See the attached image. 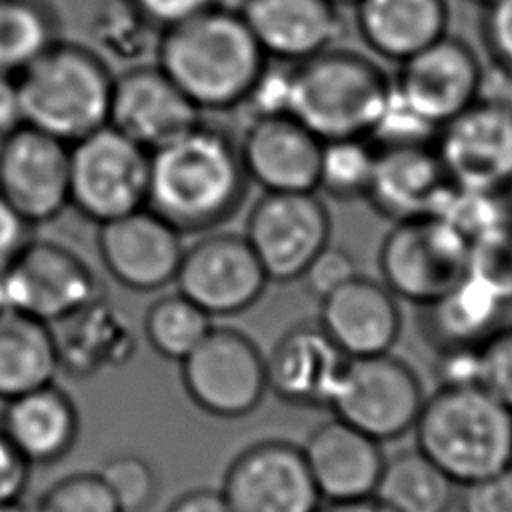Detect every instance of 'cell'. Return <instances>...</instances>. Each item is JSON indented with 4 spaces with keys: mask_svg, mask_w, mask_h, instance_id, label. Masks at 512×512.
<instances>
[{
    "mask_svg": "<svg viewBox=\"0 0 512 512\" xmlns=\"http://www.w3.org/2000/svg\"><path fill=\"white\" fill-rule=\"evenodd\" d=\"M246 184L238 142L198 122L150 152L146 206L180 232L208 230L240 208Z\"/></svg>",
    "mask_w": 512,
    "mask_h": 512,
    "instance_id": "6da1fadb",
    "label": "cell"
},
{
    "mask_svg": "<svg viewBox=\"0 0 512 512\" xmlns=\"http://www.w3.org/2000/svg\"><path fill=\"white\" fill-rule=\"evenodd\" d=\"M156 64L200 108H238L268 56L240 10L220 4L164 28Z\"/></svg>",
    "mask_w": 512,
    "mask_h": 512,
    "instance_id": "7a4b0ae2",
    "label": "cell"
},
{
    "mask_svg": "<svg viewBox=\"0 0 512 512\" xmlns=\"http://www.w3.org/2000/svg\"><path fill=\"white\" fill-rule=\"evenodd\" d=\"M412 430L416 448L458 486L512 466V410L482 386H440Z\"/></svg>",
    "mask_w": 512,
    "mask_h": 512,
    "instance_id": "3957f363",
    "label": "cell"
},
{
    "mask_svg": "<svg viewBox=\"0 0 512 512\" xmlns=\"http://www.w3.org/2000/svg\"><path fill=\"white\" fill-rule=\"evenodd\" d=\"M16 84L24 124L66 144L108 124L114 76L86 46L58 40L16 76Z\"/></svg>",
    "mask_w": 512,
    "mask_h": 512,
    "instance_id": "277c9868",
    "label": "cell"
},
{
    "mask_svg": "<svg viewBox=\"0 0 512 512\" xmlns=\"http://www.w3.org/2000/svg\"><path fill=\"white\" fill-rule=\"evenodd\" d=\"M390 88L376 60L332 46L292 64L290 114L322 142L368 138Z\"/></svg>",
    "mask_w": 512,
    "mask_h": 512,
    "instance_id": "5b68a950",
    "label": "cell"
},
{
    "mask_svg": "<svg viewBox=\"0 0 512 512\" xmlns=\"http://www.w3.org/2000/svg\"><path fill=\"white\" fill-rule=\"evenodd\" d=\"M150 152L110 124L70 144V204L98 224L148 202Z\"/></svg>",
    "mask_w": 512,
    "mask_h": 512,
    "instance_id": "8992f818",
    "label": "cell"
},
{
    "mask_svg": "<svg viewBox=\"0 0 512 512\" xmlns=\"http://www.w3.org/2000/svg\"><path fill=\"white\" fill-rule=\"evenodd\" d=\"M470 244L440 216L394 222L378 250L382 282L396 298L426 306L468 274Z\"/></svg>",
    "mask_w": 512,
    "mask_h": 512,
    "instance_id": "52a82bcc",
    "label": "cell"
},
{
    "mask_svg": "<svg viewBox=\"0 0 512 512\" xmlns=\"http://www.w3.org/2000/svg\"><path fill=\"white\" fill-rule=\"evenodd\" d=\"M426 396L416 372L390 352L348 358L328 408L378 442L414 428Z\"/></svg>",
    "mask_w": 512,
    "mask_h": 512,
    "instance_id": "ba28073f",
    "label": "cell"
},
{
    "mask_svg": "<svg viewBox=\"0 0 512 512\" xmlns=\"http://www.w3.org/2000/svg\"><path fill=\"white\" fill-rule=\"evenodd\" d=\"M188 398L214 418L234 420L254 412L268 392L266 356L234 328H214L182 360Z\"/></svg>",
    "mask_w": 512,
    "mask_h": 512,
    "instance_id": "9c48e42d",
    "label": "cell"
},
{
    "mask_svg": "<svg viewBox=\"0 0 512 512\" xmlns=\"http://www.w3.org/2000/svg\"><path fill=\"white\" fill-rule=\"evenodd\" d=\"M330 212L314 192H266L246 222V240L270 282L300 280L330 244Z\"/></svg>",
    "mask_w": 512,
    "mask_h": 512,
    "instance_id": "30bf717a",
    "label": "cell"
},
{
    "mask_svg": "<svg viewBox=\"0 0 512 512\" xmlns=\"http://www.w3.org/2000/svg\"><path fill=\"white\" fill-rule=\"evenodd\" d=\"M2 274L6 306L50 326L102 298L90 266L76 252L48 240H30Z\"/></svg>",
    "mask_w": 512,
    "mask_h": 512,
    "instance_id": "8fae6325",
    "label": "cell"
},
{
    "mask_svg": "<svg viewBox=\"0 0 512 512\" xmlns=\"http://www.w3.org/2000/svg\"><path fill=\"white\" fill-rule=\"evenodd\" d=\"M174 282L214 318L254 306L270 280L246 236L212 234L184 250Z\"/></svg>",
    "mask_w": 512,
    "mask_h": 512,
    "instance_id": "7c38bea8",
    "label": "cell"
},
{
    "mask_svg": "<svg viewBox=\"0 0 512 512\" xmlns=\"http://www.w3.org/2000/svg\"><path fill=\"white\" fill-rule=\"evenodd\" d=\"M0 196L32 226L70 204V144L28 124L0 140Z\"/></svg>",
    "mask_w": 512,
    "mask_h": 512,
    "instance_id": "4fadbf2b",
    "label": "cell"
},
{
    "mask_svg": "<svg viewBox=\"0 0 512 512\" xmlns=\"http://www.w3.org/2000/svg\"><path fill=\"white\" fill-rule=\"evenodd\" d=\"M220 492L230 512H316L322 504L302 448L284 440L244 448L226 468Z\"/></svg>",
    "mask_w": 512,
    "mask_h": 512,
    "instance_id": "5bb4252c",
    "label": "cell"
},
{
    "mask_svg": "<svg viewBox=\"0 0 512 512\" xmlns=\"http://www.w3.org/2000/svg\"><path fill=\"white\" fill-rule=\"evenodd\" d=\"M434 150L454 186L512 190V110L476 100L440 126Z\"/></svg>",
    "mask_w": 512,
    "mask_h": 512,
    "instance_id": "9a60e30c",
    "label": "cell"
},
{
    "mask_svg": "<svg viewBox=\"0 0 512 512\" xmlns=\"http://www.w3.org/2000/svg\"><path fill=\"white\" fill-rule=\"evenodd\" d=\"M180 230L148 206L100 224L98 254L124 288L152 292L174 282L184 246Z\"/></svg>",
    "mask_w": 512,
    "mask_h": 512,
    "instance_id": "2e32d148",
    "label": "cell"
},
{
    "mask_svg": "<svg viewBox=\"0 0 512 512\" xmlns=\"http://www.w3.org/2000/svg\"><path fill=\"white\" fill-rule=\"evenodd\" d=\"M200 112L158 64H138L114 78L108 124L152 152L194 128Z\"/></svg>",
    "mask_w": 512,
    "mask_h": 512,
    "instance_id": "e0dca14e",
    "label": "cell"
},
{
    "mask_svg": "<svg viewBox=\"0 0 512 512\" xmlns=\"http://www.w3.org/2000/svg\"><path fill=\"white\" fill-rule=\"evenodd\" d=\"M482 62L474 48L444 34L400 62L394 90L436 126H442L476 102Z\"/></svg>",
    "mask_w": 512,
    "mask_h": 512,
    "instance_id": "ac0fdd59",
    "label": "cell"
},
{
    "mask_svg": "<svg viewBox=\"0 0 512 512\" xmlns=\"http://www.w3.org/2000/svg\"><path fill=\"white\" fill-rule=\"evenodd\" d=\"M240 146L244 170L266 192H314L322 140L292 114L256 118Z\"/></svg>",
    "mask_w": 512,
    "mask_h": 512,
    "instance_id": "d6986e66",
    "label": "cell"
},
{
    "mask_svg": "<svg viewBox=\"0 0 512 512\" xmlns=\"http://www.w3.org/2000/svg\"><path fill=\"white\" fill-rule=\"evenodd\" d=\"M348 356L318 322L286 330L266 356L268 392L302 408L328 406Z\"/></svg>",
    "mask_w": 512,
    "mask_h": 512,
    "instance_id": "ffe728a7",
    "label": "cell"
},
{
    "mask_svg": "<svg viewBox=\"0 0 512 512\" xmlns=\"http://www.w3.org/2000/svg\"><path fill=\"white\" fill-rule=\"evenodd\" d=\"M318 324L348 358L390 352L402 328L398 298L382 280L356 274L320 300Z\"/></svg>",
    "mask_w": 512,
    "mask_h": 512,
    "instance_id": "44dd1931",
    "label": "cell"
},
{
    "mask_svg": "<svg viewBox=\"0 0 512 512\" xmlns=\"http://www.w3.org/2000/svg\"><path fill=\"white\" fill-rule=\"evenodd\" d=\"M452 186L434 144L380 148L364 198L378 214L400 222L438 214Z\"/></svg>",
    "mask_w": 512,
    "mask_h": 512,
    "instance_id": "7402d4cb",
    "label": "cell"
},
{
    "mask_svg": "<svg viewBox=\"0 0 512 512\" xmlns=\"http://www.w3.org/2000/svg\"><path fill=\"white\" fill-rule=\"evenodd\" d=\"M240 14L264 54L288 64L336 46L344 32L330 0H244Z\"/></svg>",
    "mask_w": 512,
    "mask_h": 512,
    "instance_id": "603a6c76",
    "label": "cell"
},
{
    "mask_svg": "<svg viewBox=\"0 0 512 512\" xmlns=\"http://www.w3.org/2000/svg\"><path fill=\"white\" fill-rule=\"evenodd\" d=\"M302 454L326 502L372 496L386 460L378 440L338 418L314 428Z\"/></svg>",
    "mask_w": 512,
    "mask_h": 512,
    "instance_id": "cb8c5ba5",
    "label": "cell"
},
{
    "mask_svg": "<svg viewBox=\"0 0 512 512\" xmlns=\"http://www.w3.org/2000/svg\"><path fill=\"white\" fill-rule=\"evenodd\" d=\"M0 430L36 466L60 462L76 444L80 416L56 382L4 402Z\"/></svg>",
    "mask_w": 512,
    "mask_h": 512,
    "instance_id": "d4e9b609",
    "label": "cell"
},
{
    "mask_svg": "<svg viewBox=\"0 0 512 512\" xmlns=\"http://www.w3.org/2000/svg\"><path fill=\"white\" fill-rule=\"evenodd\" d=\"M354 6L366 46L398 64L448 34L446 0H358Z\"/></svg>",
    "mask_w": 512,
    "mask_h": 512,
    "instance_id": "484cf974",
    "label": "cell"
},
{
    "mask_svg": "<svg viewBox=\"0 0 512 512\" xmlns=\"http://www.w3.org/2000/svg\"><path fill=\"white\" fill-rule=\"evenodd\" d=\"M422 326L436 350L480 348L510 322L512 306L488 286L466 274L434 302L422 306Z\"/></svg>",
    "mask_w": 512,
    "mask_h": 512,
    "instance_id": "4316f807",
    "label": "cell"
},
{
    "mask_svg": "<svg viewBox=\"0 0 512 512\" xmlns=\"http://www.w3.org/2000/svg\"><path fill=\"white\" fill-rule=\"evenodd\" d=\"M60 370L50 324L16 308L0 310V400L52 384Z\"/></svg>",
    "mask_w": 512,
    "mask_h": 512,
    "instance_id": "83f0119b",
    "label": "cell"
},
{
    "mask_svg": "<svg viewBox=\"0 0 512 512\" xmlns=\"http://www.w3.org/2000/svg\"><path fill=\"white\" fill-rule=\"evenodd\" d=\"M456 482L418 448L384 460L374 498L390 512H450Z\"/></svg>",
    "mask_w": 512,
    "mask_h": 512,
    "instance_id": "f1b7e54d",
    "label": "cell"
},
{
    "mask_svg": "<svg viewBox=\"0 0 512 512\" xmlns=\"http://www.w3.org/2000/svg\"><path fill=\"white\" fill-rule=\"evenodd\" d=\"M56 326H60V332L54 330V326L52 330L56 336L60 368H68L76 374L94 372L104 362H110L100 346H106L120 362L122 346L130 336L122 316L102 302V298Z\"/></svg>",
    "mask_w": 512,
    "mask_h": 512,
    "instance_id": "f546056e",
    "label": "cell"
},
{
    "mask_svg": "<svg viewBox=\"0 0 512 512\" xmlns=\"http://www.w3.org/2000/svg\"><path fill=\"white\" fill-rule=\"evenodd\" d=\"M58 40V18L46 0H0V72L18 76Z\"/></svg>",
    "mask_w": 512,
    "mask_h": 512,
    "instance_id": "4dcf8cb0",
    "label": "cell"
},
{
    "mask_svg": "<svg viewBox=\"0 0 512 512\" xmlns=\"http://www.w3.org/2000/svg\"><path fill=\"white\" fill-rule=\"evenodd\" d=\"M162 30L152 24L132 0H106L92 18L90 36L98 50L130 66L156 54Z\"/></svg>",
    "mask_w": 512,
    "mask_h": 512,
    "instance_id": "1f68e13d",
    "label": "cell"
},
{
    "mask_svg": "<svg viewBox=\"0 0 512 512\" xmlns=\"http://www.w3.org/2000/svg\"><path fill=\"white\" fill-rule=\"evenodd\" d=\"M210 330L212 316L178 290L150 304L144 316V336L150 348L174 362H182Z\"/></svg>",
    "mask_w": 512,
    "mask_h": 512,
    "instance_id": "d6a6232c",
    "label": "cell"
},
{
    "mask_svg": "<svg viewBox=\"0 0 512 512\" xmlns=\"http://www.w3.org/2000/svg\"><path fill=\"white\" fill-rule=\"evenodd\" d=\"M468 244L512 228V190L452 186L438 214Z\"/></svg>",
    "mask_w": 512,
    "mask_h": 512,
    "instance_id": "836d02e7",
    "label": "cell"
},
{
    "mask_svg": "<svg viewBox=\"0 0 512 512\" xmlns=\"http://www.w3.org/2000/svg\"><path fill=\"white\" fill-rule=\"evenodd\" d=\"M376 148L368 138H336L322 142L318 186L330 198H364L374 174Z\"/></svg>",
    "mask_w": 512,
    "mask_h": 512,
    "instance_id": "e575fe53",
    "label": "cell"
},
{
    "mask_svg": "<svg viewBox=\"0 0 512 512\" xmlns=\"http://www.w3.org/2000/svg\"><path fill=\"white\" fill-rule=\"evenodd\" d=\"M98 476L122 512H144L158 492V476L152 464L138 454L110 456Z\"/></svg>",
    "mask_w": 512,
    "mask_h": 512,
    "instance_id": "d590c367",
    "label": "cell"
},
{
    "mask_svg": "<svg viewBox=\"0 0 512 512\" xmlns=\"http://www.w3.org/2000/svg\"><path fill=\"white\" fill-rule=\"evenodd\" d=\"M438 130L440 126H436L414 106H410L392 86L380 110V116L368 134V140L374 144L376 150L428 146L434 144Z\"/></svg>",
    "mask_w": 512,
    "mask_h": 512,
    "instance_id": "8d00e7d4",
    "label": "cell"
},
{
    "mask_svg": "<svg viewBox=\"0 0 512 512\" xmlns=\"http://www.w3.org/2000/svg\"><path fill=\"white\" fill-rule=\"evenodd\" d=\"M32 508L34 512H122L98 472H76L56 480Z\"/></svg>",
    "mask_w": 512,
    "mask_h": 512,
    "instance_id": "74e56055",
    "label": "cell"
},
{
    "mask_svg": "<svg viewBox=\"0 0 512 512\" xmlns=\"http://www.w3.org/2000/svg\"><path fill=\"white\" fill-rule=\"evenodd\" d=\"M468 274L512 306V228L470 244Z\"/></svg>",
    "mask_w": 512,
    "mask_h": 512,
    "instance_id": "f35d334b",
    "label": "cell"
},
{
    "mask_svg": "<svg viewBox=\"0 0 512 512\" xmlns=\"http://www.w3.org/2000/svg\"><path fill=\"white\" fill-rule=\"evenodd\" d=\"M292 96V64L276 60L264 66L260 76L250 86L238 108H246L250 122L256 118H270L290 114Z\"/></svg>",
    "mask_w": 512,
    "mask_h": 512,
    "instance_id": "ab89813d",
    "label": "cell"
},
{
    "mask_svg": "<svg viewBox=\"0 0 512 512\" xmlns=\"http://www.w3.org/2000/svg\"><path fill=\"white\" fill-rule=\"evenodd\" d=\"M480 386L512 410V322L480 346Z\"/></svg>",
    "mask_w": 512,
    "mask_h": 512,
    "instance_id": "60d3db41",
    "label": "cell"
},
{
    "mask_svg": "<svg viewBox=\"0 0 512 512\" xmlns=\"http://www.w3.org/2000/svg\"><path fill=\"white\" fill-rule=\"evenodd\" d=\"M358 274L354 258L338 246H326L306 268L302 274V282L306 290L316 298L322 300L346 282H350Z\"/></svg>",
    "mask_w": 512,
    "mask_h": 512,
    "instance_id": "b9f144b4",
    "label": "cell"
},
{
    "mask_svg": "<svg viewBox=\"0 0 512 512\" xmlns=\"http://www.w3.org/2000/svg\"><path fill=\"white\" fill-rule=\"evenodd\" d=\"M460 512H512V466L464 484Z\"/></svg>",
    "mask_w": 512,
    "mask_h": 512,
    "instance_id": "7bdbcfd3",
    "label": "cell"
},
{
    "mask_svg": "<svg viewBox=\"0 0 512 512\" xmlns=\"http://www.w3.org/2000/svg\"><path fill=\"white\" fill-rule=\"evenodd\" d=\"M482 38L490 60L512 70V0H496L484 6Z\"/></svg>",
    "mask_w": 512,
    "mask_h": 512,
    "instance_id": "ee69618b",
    "label": "cell"
},
{
    "mask_svg": "<svg viewBox=\"0 0 512 512\" xmlns=\"http://www.w3.org/2000/svg\"><path fill=\"white\" fill-rule=\"evenodd\" d=\"M436 376L440 386H480V348L438 350Z\"/></svg>",
    "mask_w": 512,
    "mask_h": 512,
    "instance_id": "f6af8a7d",
    "label": "cell"
},
{
    "mask_svg": "<svg viewBox=\"0 0 512 512\" xmlns=\"http://www.w3.org/2000/svg\"><path fill=\"white\" fill-rule=\"evenodd\" d=\"M32 464L0 430V504L22 500L30 482Z\"/></svg>",
    "mask_w": 512,
    "mask_h": 512,
    "instance_id": "bcb514c9",
    "label": "cell"
},
{
    "mask_svg": "<svg viewBox=\"0 0 512 512\" xmlns=\"http://www.w3.org/2000/svg\"><path fill=\"white\" fill-rule=\"evenodd\" d=\"M132 2L152 24L164 30L216 6L220 0H132Z\"/></svg>",
    "mask_w": 512,
    "mask_h": 512,
    "instance_id": "7dc6e473",
    "label": "cell"
},
{
    "mask_svg": "<svg viewBox=\"0 0 512 512\" xmlns=\"http://www.w3.org/2000/svg\"><path fill=\"white\" fill-rule=\"evenodd\" d=\"M476 100L512 110V70L494 60L482 64Z\"/></svg>",
    "mask_w": 512,
    "mask_h": 512,
    "instance_id": "c3c4849f",
    "label": "cell"
},
{
    "mask_svg": "<svg viewBox=\"0 0 512 512\" xmlns=\"http://www.w3.org/2000/svg\"><path fill=\"white\" fill-rule=\"evenodd\" d=\"M30 224L0 196V268H4L28 242Z\"/></svg>",
    "mask_w": 512,
    "mask_h": 512,
    "instance_id": "681fc988",
    "label": "cell"
},
{
    "mask_svg": "<svg viewBox=\"0 0 512 512\" xmlns=\"http://www.w3.org/2000/svg\"><path fill=\"white\" fill-rule=\"evenodd\" d=\"M22 124L24 120L16 76L0 72V140Z\"/></svg>",
    "mask_w": 512,
    "mask_h": 512,
    "instance_id": "f907efd6",
    "label": "cell"
},
{
    "mask_svg": "<svg viewBox=\"0 0 512 512\" xmlns=\"http://www.w3.org/2000/svg\"><path fill=\"white\" fill-rule=\"evenodd\" d=\"M166 512H230V508L220 490L196 488L180 494Z\"/></svg>",
    "mask_w": 512,
    "mask_h": 512,
    "instance_id": "816d5d0a",
    "label": "cell"
},
{
    "mask_svg": "<svg viewBox=\"0 0 512 512\" xmlns=\"http://www.w3.org/2000/svg\"><path fill=\"white\" fill-rule=\"evenodd\" d=\"M316 512H390L382 502H378L374 496L366 498H354V500H334L320 504Z\"/></svg>",
    "mask_w": 512,
    "mask_h": 512,
    "instance_id": "f5cc1de1",
    "label": "cell"
},
{
    "mask_svg": "<svg viewBox=\"0 0 512 512\" xmlns=\"http://www.w3.org/2000/svg\"><path fill=\"white\" fill-rule=\"evenodd\" d=\"M0 512H34V508L28 506V504H24L22 500H18V502L0 504Z\"/></svg>",
    "mask_w": 512,
    "mask_h": 512,
    "instance_id": "db71d44e",
    "label": "cell"
},
{
    "mask_svg": "<svg viewBox=\"0 0 512 512\" xmlns=\"http://www.w3.org/2000/svg\"><path fill=\"white\" fill-rule=\"evenodd\" d=\"M6 308V294H4V274L0 268V310Z\"/></svg>",
    "mask_w": 512,
    "mask_h": 512,
    "instance_id": "11a10c76",
    "label": "cell"
},
{
    "mask_svg": "<svg viewBox=\"0 0 512 512\" xmlns=\"http://www.w3.org/2000/svg\"><path fill=\"white\" fill-rule=\"evenodd\" d=\"M330 2H334L336 6H344V4H356L358 0H330Z\"/></svg>",
    "mask_w": 512,
    "mask_h": 512,
    "instance_id": "9f6ffc18",
    "label": "cell"
},
{
    "mask_svg": "<svg viewBox=\"0 0 512 512\" xmlns=\"http://www.w3.org/2000/svg\"><path fill=\"white\" fill-rule=\"evenodd\" d=\"M472 2H478V4H482V6H488V4H492V2H496V0H472Z\"/></svg>",
    "mask_w": 512,
    "mask_h": 512,
    "instance_id": "6f0895ef",
    "label": "cell"
}]
</instances>
